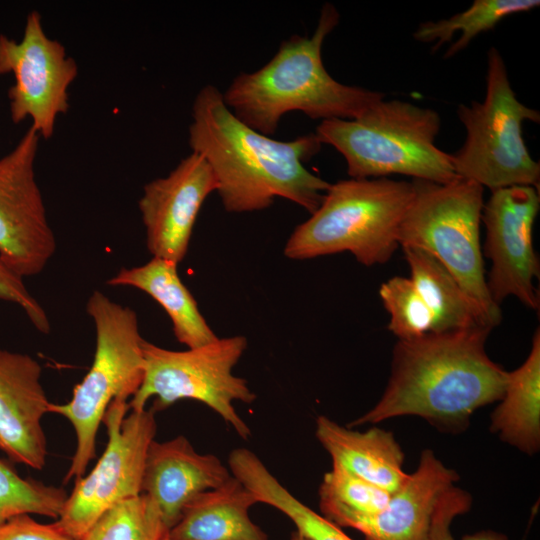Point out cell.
Returning a JSON list of instances; mask_svg holds the SVG:
<instances>
[{"label": "cell", "instance_id": "1", "mask_svg": "<svg viewBox=\"0 0 540 540\" xmlns=\"http://www.w3.org/2000/svg\"><path fill=\"white\" fill-rule=\"evenodd\" d=\"M188 135L191 152L211 167L227 212L263 210L281 197L312 214L331 185L304 165L321 150L315 133L272 139L239 120L214 85L197 93Z\"/></svg>", "mask_w": 540, "mask_h": 540}, {"label": "cell", "instance_id": "2", "mask_svg": "<svg viewBox=\"0 0 540 540\" xmlns=\"http://www.w3.org/2000/svg\"><path fill=\"white\" fill-rule=\"evenodd\" d=\"M492 328L430 332L398 340L383 395L347 427L419 416L440 431L462 432L473 413L503 395L508 372L485 351Z\"/></svg>", "mask_w": 540, "mask_h": 540}, {"label": "cell", "instance_id": "3", "mask_svg": "<svg viewBox=\"0 0 540 540\" xmlns=\"http://www.w3.org/2000/svg\"><path fill=\"white\" fill-rule=\"evenodd\" d=\"M340 15L323 5L310 37L293 35L272 59L252 73L236 76L223 94L233 114L256 131L275 133L285 113L300 111L312 119H354L385 93L336 81L322 61V46Z\"/></svg>", "mask_w": 540, "mask_h": 540}, {"label": "cell", "instance_id": "4", "mask_svg": "<svg viewBox=\"0 0 540 540\" xmlns=\"http://www.w3.org/2000/svg\"><path fill=\"white\" fill-rule=\"evenodd\" d=\"M440 127L435 110L384 98L354 119L321 121L315 134L344 157L351 178L398 174L445 184L459 177L450 154L435 145Z\"/></svg>", "mask_w": 540, "mask_h": 540}, {"label": "cell", "instance_id": "5", "mask_svg": "<svg viewBox=\"0 0 540 540\" xmlns=\"http://www.w3.org/2000/svg\"><path fill=\"white\" fill-rule=\"evenodd\" d=\"M413 193L412 181L387 177L331 184L316 211L294 229L284 254L305 260L347 251L365 266L383 264L399 246Z\"/></svg>", "mask_w": 540, "mask_h": 540}, {"label": "cell", "instance_id": "6", "mask_svg": "<svg viewBox=\"0 0 540 540\" xmlns=\"http://www.w3.org/2000/svg\"><path fill=\"white\" fill-rule=\"evenodd\" d=\"M94 322L96 348L92 366L69 402L51 403L49 413L65 417L76 436V448L64 477L78 480L96 455V436L112 401H130L144 377L143 338L136 312L94 291L86 304Z\"/></svg>", "mask_w": 540, "mask_h": 540}, {"label": "cell", "instance_id": "7", "mask_svg": "<svg viewBox=\"0 0 540 540\" xmlns=\"http://www.w3.org/2000/svg\"><path fill=\"white\" fill-rule=\"evenodd\" d=\"M457 115L466 130L463 146L450 154L459 178L491 191L511 186L539 189L540 165L524 142V121L540 122L539 111L521 103L495 47L487 52L486 93L482 102L460 104Z\"/></svg>", "mask_w": 540, "mask_h": 540}, {"label": "cell", "instance_id": "8", "mask_svg": "<svg viewBox=\"0 0 540 540\" xmlns=\"http://www.w3.org/2000/svg\"><path fill=\"white\" fill-rule=\"evenodd\" d=\"M412 184L413 197L398 232L399 246L433 255L497 326L501 311L487 288L480 246L484 188L462 178L445 184L423 180Z\"/></svg>", "mask_w": 540, "mask_h": 540}, {"label": "cell", "instance_id": "9", "mask_svg": "<svg viewBox=\"0 0 540 540\" xmlns=\"http://www.w3.org/2000/svg\"><path fill=\"white\" fill-rule=\"evenodd\" d=\"M247 347L244 336L217 340L184 351L142 342L144 377L129 409L141 411L151 398L155 413L179 400L199 401L215 411L235 432L248 440L251 430L234 408L235 401L252 403L256 395L247 381L233 374Z\"/></svg>", "mask_w": 540, "mask_h": 540}, {"label": "cell", "instance_id": "10", "mask_svg": "<svg viewBox=\"0 0 540 540\" xmlns=\"http://www.w3.org/2000/svg\"><path fill=\"white\" fill-rule=\"evenodd\" d=\"M129 410V402L114 400L102 423L108 442L86 476L75 480L55 525L75 540L110 508L141 494L146 454L155 440L157 423L151 409Z\"/></svg>", "mask_w": 540, "mask_h": 540}, {"label": "cell", "instance_id": "11", "mask_svg": "<svg viewBox=\"0 0 540 540\" xmlns=\"http://www.w3.org/2000/svg\"><path fill=\"white\" fill-rule=\"evenodd\" d=\"M10 73L14 76L8 90L11 120L18 124L30 119V127L50 139L57 118L69 110V88L78 65L61 42L47 35L38 11L27 15L20 41L0 35V76Z\"/></svg>", "mask_w": 540, "mask_h": 540}, {"label": "cell", "instance_id": "12", "mask_svg": "<svg viewBox=\"0 0 540 540\" xmlns=\"http://www.w3.org/2000/svg\"><path fill=\"white\" fill-rule=\"evenodd\" d=\"M40 138L29 127L0 158V260L22 278L42 272L56 250L35 177Z\"/></svg>", "mask_w": 540, "mask_h": 540}, {"label": "cell", "instance_id": "13", "mask_svg": "<svg viewBox=\"0 0 540 540\" xmlns=\"http://www.w3.org/2000/svg\"><path fill=\"white\" fill-rule=\"evenodd\" d=\"M539 209V189L531 186L491 191L483 206L484 254L491 260L486 283L498 306L505 298L514 296L532 310L539 308L534 279L539 277L540 264L532 242Z\"/></svg>", "mask_w": 540, "mask_h": 540}, {"label": "cell", "instance_id": "14", "mask_svg": "<svg viewBox=\"0 0 540 540\" xmlns=\"http://www.w3.org/2000/svg\"><path fill=\"white\" fill-rule=\"evenodd\" d=\"M217 187L207 161L193 152L144 186L138 207L153 257L177 264L184 259L201 206Z\"/></svg>", "mask_w": 540, "mask_h": 540}, {"label": "cell", "instance_id": "15", "mask_svg": "<svg viewBox=\"0 0 540 540\" xmlns=\"http://www.w3.org/2000/svg\"><path fill=\"white\" fill-rule=\"evenodd\" d=\"M41 373L32 356L0 349V451L11 463L37 470L47 461L42 419L51 404Z\"/></svg>", "mask_w": 540, "mask_h": 540}, {"label": "cell", "instance_id": "16", "mask_svg": "<svg viewBox=\"0 0 540 540\" xmlns=\"http://www.w3.org/2000/svg\"><path fill=\"white\" fill-rule=\"evenodd\" d=\"M231 476L216 455L198 453L182 435L164 442L153 440L146 454L141 493L153 500L170 529L190 500Z\"/></svg>", "mask_w": 540, "mask_h": 540}, {"label": "cell", "instance_id": "17", "mask_svg": "<svg viewBox=\"0 0 540 540\" xmlns=\"http://www.w3.org/2000/svg\"><path fill=\"white\" fill-rule=\"evenodd\" d=\"M457 480V473L426 449L417 469L390 494L386 506L356 519L349 528L361 532L365 540H429L434 514Z\"/></svg>", "mask_w": 540, "mask_h": 540}, {"label": "cell", "instance_id": "18", "mask_svg": "<svg viewBox=\"0 0 540 540\" xmlns=\"http://www.w3.org/2000/svg\"><path fill=\"white\" fill-rule=\"evenodd\" d=\"M316 437L337 466L389 493L407 479L404 453L390 431L372 427L360 432L326 416L316 421Z\"/></svg>", "mask_w": 540, "mask_h": 540}, {"label": "cell", "instance_id": "19", "mask_svg": "<svg viewBox=\"0 0 540 540\" xmlns=\"http://www.w3.org/2000/svg\"><path fill=\"white\" fill-rule=\"evenodd\" d=\"M255 495L233 475L221 486L202 492L184 507L169 529L170 540H268L249 516Z\"/></svg>", "mask_w": 540, "mask_h": 540}, {"label": "cell", "instance_id": "20", "mask_svg": "<svg viewBox=\"0 0 540 540\" xmlns=\"http://www.w3.org/2000/svg\"><path fill=\"white\" fill-rule=\"evenodd\" d=\"M177 265L153 257L141 266L120 269L107 284L134 287L151 296L168 314L175 337L187 348L209 344L219 337L209 327L196 300L181 281Z\"/></svg>", "mask_w": 540, "mask_h": 540}, {"label": "cell", "instance_id": "21", "mask_svg": "<svg viewBox=\"0 0 540 540\" xmlns=\"http://www.w3.org/2000/svg\"><path fill=\"white\" fill-rule=\"evenodd\" d=\"M490 430L501 440L533 455L540 446V334L537 330L524 363L508 372Z\"/></svg>", "mask_w": 540, "mask_h": 540}, {"label": "cell", "instance_id": "22", "mask_svg": "<svg viewBox=\"0 0 540 540\" xmlns=\"http://www.w3.org/2000/svg\"><path fill=\"white\" fill-rule=\"evenodd\" d=\"M402 248L410 279L433 315V332L495 327L481 306L433 255L415 247Z\"/></svg>", "mask_w": 540, "mask_h": 540}, {"label": "cell", "instance_id": "23", "mask_svg": "<svg viewBox=\"0 0 540 540\" xmlns=\"http://www.w3.org/2000/svg\"><path fill=\"white\" fill-rule=\"evenodd\" d=\"M228 467L231 474L255 495L258 503L272 506L285 514L296 526V531L307 539L353 540L339 526L290 493L252 451L246 448L232 450Z\"/></svg>", "mask_w": 540, "mask_h": 540}, {"label": "cell", "instance_id": "24", "mask_svg": "<svg viewBox=\"0 0 540 540\" xmlns=\"http://www.w3.org/2000/svg\"><path fill=\"white\" fill-rule=\"evenodd\" d=\"M540 5L538 0H475L470 7L447 19L421 23L413 37L423 43L435 42L432 52L450 42L456 32L459 38L447 49L450 58L465 49L479 34L491 30L505 17L530 11Z\"/></svg>", "mask_w": 540, "mask_h": 540}, {"label": "cell", "instance_id": "25", "mask_svg": "<svg viewBox=\"0 0 540 540\" xmlns=\"http://www.w3.org/2000/svg\"><path fill=\"white\" fill-rule=\"evenodd\" d=\"M389 492L347 471L332 466L319 487L321 515L340 528L356 519L379 513L390 498Z\"/></svg>", "mask_w": 540, "mask_h": 540}, {"label": "cell", "instance_id": "26", "mask_svg": "<svg viewBox=\"0 0 540 540\" xmlns=\"http://www.w3.org/2000/svg\"><path fill=\"white\" fill-rule=\"evenodd\" d=\"M168 532L156 504L141 493L107 510L81 540H165Z\"/></svg>", "mask_w": 540, "mask_h": 540}, {"label": "cell", "instance_id": "27", "mask_svg": "<svg viewBox=\"0 0 540 540\" xmlns=\"http://www.w3.org/2000/svg\"><path fill=\"white\" fill-rule=\"evenodd\" d=\"M67 496L62 487L21 477L10 462L0 459V523L23 514L56 520Z\"/></svg>", "mask_w": 540, "mask_h": 540}, {"label": "cell", "instance_id": "28", "mask_svg": "<svg viewBox=\"0 0 540 540\" xmlns=\"http://www.w3.org/2000/svg\"><path fill=\"white\" fill-rule=\"evenodd\" d=\"M379 294L390 315L388 329L399 340L415 339L433 332V315L410 278H390L381 285Z\"/></svg>", "mask_w": 540, "mask_h": 540}, {"label": "cell", "instance_id": "29", "mask_svg": "<svg viewBox=\"0 0 540 540\" xmlns=\"http://www.w3.org/2000/svg\"><path fill=\"white\" fill-rule=\"evenodd\" d=\"M471 496L464 490L454 486L442 498L432 520L429 540H454L450 525L452 520L469 511ZM461 540H508L499 532L482 530L465 535Z\"/></svg>", "mask_w": 540, "mask_h": 540}, {"label": "cell", "instance_id": "30", "mask_svg": "<svg viewBox=\"0 0 540 540\" xmlns=\"http://www.w3.org/2000/svg\"><path fill=\"white\" fill-rule=\"evenodd\" d=\"M0 300L17 304L33 326L43 334L50 332V322L43 307L27 290L23 278L0 260Z\"/></svg>", "mask_w": 540, "mask_h": 540}, {"label": "cell", "instance_id": "31", "mask_svg": "<svg viewBox=\"0 0 540 540\" xmlns=\"http://www.w3.org/2000/svg\"><path fill=\"white\" fill-rule=\"evenodd\" d=\"M0 540H75L54 522L41 523L29 514L18 515L0 523Z\"/></svg>", "mask_w": 540, "mask_h": 540}, {"label": "cell", "instance_id": "32", "mask_svg": "<svg viewBox=\"0 0 540 540\" xmlns=\"http://www.w3.org/2000/svg\"><path fill=\"white\" fill-rule=\"evenodd\" d=\"M290 540H309L304 535L299 533L298 531H295L292 533Z\"/></svg>", "mask_w": 540, "mask_h": 540}, {"label": "cell", "instance_id": "33", "mask_svg": "<svg viewBox=\"0 0 540 540\" xmlns=\"http://www.w3.org/2000/svg\"><path fill=\"white\" fill-rule=\"evenodd\" d=\"M165 540H170L168 537Z\"/></svg>", "mask_w": 540, "mask_h": 540}]
</instances>
